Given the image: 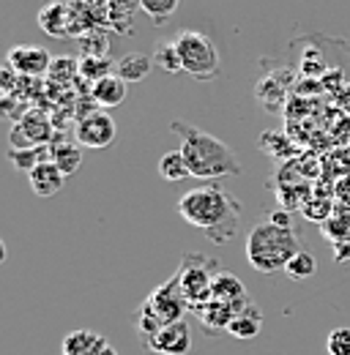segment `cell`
Returning <instances> with one entry per match:
<instances>
[{
    "instance_id": "17",
    "label": "cell",
    "mask_w": 350,
    "mask_h": 355,
    "mask_svg": "<svg viewBox=\"0 0 350 355\" xmlns=\"http://www.w3.org/2000/svg\"><path fill=\"white\" fill-rule=\"evenodd\" d=\"M110 342L96 331H72L63 339V355H99Z\"/></svg>"
},
{
    "instance_id": "15",
    "label": "cell",
    "mask_w": 350,
    "mask_h": 355,
    "mask_svg": "<svg viewBox=\"0 0 350 355\" xmlns=\"http://www.w3.org/2000/svg\"><path fill=\"white\" fill-rule=\"evenodd\" d=\"M260 328H262V311L258 309L255 301H249V304H244L241 309L233 314L227 334L235 336V339H255L260 334Z\"/></svg>"
},
{
    "instance_id": "23",
    "label": "cell",
    "mask_w": 350,
    "mask_h": 355,
    "mask_svg": "<svg viewBox=\"0 0 350 355\" xmlns=\"http://www.w3.org/2000/svg\"><path fill=\"white\" fill-rule=\"evenodd\" d=\"M110 74H115V63L107 55H83L80 58V77L88 80L90 85Z\"/></svg>"
},
{
    "instance_id": "24",
    "label": "cell",
    "mask_w": 350,
    "mask_h": 355,
    "mask_svg": "<svg viewBox=\"0 0 350 355\" xmlns=\"http://www.w3.org/2000/svg\"><path fill=\"white\" fill-rule=\"evenodd\" d=\"M159 175L165 178V180H170V183H178V180H183V178H192L189 164H186L181 148H178V150H167V153L159 159Z\"/></svg>"
},
{
    "instance_id": "6",
    "label": "cell",
    "mask_w": 350,
    "mask_h": 355,
    "mask_svg": "<svg viewBox=\"0 0 350 355\" xmlns=\"http://www.w3.org/2000/svg\"><path fill=\"white\" fill-rule=\"evenodd\" d=\"M142 309H148L162 325H170V322H178L183 320L186 311H192L183 290H181V282H178V273H173L165 284L153 287L151 295L142 301Z\"/></svg>"
},
{
    "instance_id": "14",
    "label": "cell",
    "mask_w": 350,
    "mask_h": 355,
    "mask_svg": "<svg viewBox=\"0 0 350 355\" xmlns=\"http://www.w3.org/2000/svg\"><path fill=\"white\" fill-rule=\"evenodd\" d=\"M28 180H31V189L36 197H55L63 183H66V175L60 173V167L49 159V162H42L33 173H28Z\"/></svg>"
},
{
    "instance_id": "19",
    "label": "cell",
    "mask_w": 350,
    "mask_h": 355,
    "mask_svg": "<svg viewBox=\"0 0 350 355\" xmlns=\"http://www.w3.org/2000/svg\"><path fill=\"white\" fill-rule=\"evenodd\" d=\"M151 69H153V60H151L148 55H142V52H129V55H124V58L115 63V74H118L121 80H126V83H140V80H145V77L151 74Z\"/></svg>"
},
{
    "instance_id": "7",
    "label": "cell",
    "mask_w": 350,
    "mask_h": 355,
    "mask_svg": "<svg viewBox=\"0 0 350 355\" xmlns=\"http://www.w3.org/2000/svg\"><path fill=\"white\" fill-rule=\"evenodd\" d=\"M118 137V129H115V121L110 112L104 110H90L88 115H80L77 126H74V139L83 145V148H90V150H104L115 142Z\"/></svg>"
},
{
    "instance_id": "25",
    "label": "cell",
    "mask_w": 350,
    "mask_h": 355,
    "mask_svg": "<svg viewBox=\"0 0 350 355\" xmlns=\"http://www.w3.org/2000/svg\"><path fill=\"white\" fill-rule=\"evenodd\" d=\"M285 273H288V279H293V282H304V279H312L315 273H317V260H315V254H309L306 249H301L290 263L285 268Z\"/></svg>"
},
{
    "instance_id": "27",
    "label": "cell",
    "mask_w": 350,
    "mask_h": 355,
    "mask_svg": "<svg viewBox=\"0 0 350 355\" xmlns=\"http://www.w3.org/2000/svg\"><path fill=\"white\" fill-rule=\"evenodd\" d=\"M334 211H337V205L328 197H312V200H306L304 205H301V214H304L309 222H317V224L326 222Z\"/></svg>"
},
{
    "instance_id": "3",
    "label": "cell",
    "mask_w": 350,
    "mask_h": 355,
    "mask_svg": "<svg viewBox=\"0 0 350 355\" xmlns=\"http://www.w3.org/2000/svg\"><path fill=\"white\" fill-rule=\"evenodd\" d=\"M299 252H301V235L293 224L265 219L255 224L252 232L247 235V260L258 273L285 270Z\"/></svg>"
},
{
    "instance_id": "2",
    "label": "cell",
    "mask_w": 350,
    "mask_h": 355,
    "mask_svg": "<svg viewBox=\"0 0 350 355\" xmlns=\"http://www.w3.org/2000/svg\"><path fill=\"white\" fill-rule=\"evenodd\" d=\"M178 137H181V153L189 164V173L197 180H219V178H235L241 175V162L235 150L222 142L214 134L194 129L183 121L170 123Z\"/></svg>"
},
{
    "instance_id": "33",
    "label": "cell",
    "mask_w": 350,
    "mask_h": 355,
    "mask_svg": "<svg viewBox=\"0 0 350 355\" xmlns=\"http://www.w3.org/2000/svg\"><path fill=\"white\" fill-rule=\"evenodd\" d=\"M99 355H118V350H115V347H110V345H107V347H104V350H101V353Z\"/></svg>"
},
{
    "instance_id": "13",
    "label": "cell",
    "mask_w": 350,
    "mask_h": 355,
    "mask_svg": "<svg viewBox=\"0 0 350 355\" xmlns=\"http://www.w3.org/2000/svg\"><path fill=\"white\" fill-rule=\"evenodd\" d=\"M49 159L60 167V173L66 178L74 175L83 164V145L77 139H66L63 134H55L49 142Z\"/></svg>"
},
{
    "instance_id": "21",
    "label": "cell",
    "mask_w": 350,
    "mask_h": 355,
    "mask_svg": "<svg viewBox=\"0 0 350 355\" xmlns=\"http://www.w3.org/2000/svg\"><path fill=\"white\" fill-rule=\"evenodd\" d=\"M320 232L326 241L340 243V241H350V208L337 205V211L320 224Z\"/></svg>"
},
{
    "instance_id": "20",
    "label": "cell",
    "mask_w": 350,
    "mask_h": 355,
    "mask_svg": "<svg viewBox=\"0 0 350 355\" xmlns=\"http://www.w3.org/2000/svg\"><path fill=\"white\" fill-rule=\"evenodd\" d=\"M142 8L140 0H110L107 6V22L118 31V33H129L131 31V19H134V11Z\"/></svg>"
},
{
    "instance_id": "8",
    "label": "cell",
    "mask_w": 350,
    "mask_h": 355,
    "mask_svg": "<svg viewBox=\"0 0 350 355\" xmlns=\"http://www.w3.org/2000/svg\"><path fill=\"white\" fill-rule=\"evenodd\" d=\"M6 63L19 74V77H36L42 80L49 74V66H52V58L44 46L36 44H19L14 49H8V58Z\"/></svg>"
},
{
    "instance_id": "5",
    "label": "cell",
    "mask_w": 350,
    "mask_h": 355,
    "mask_svg": "<svg viewBox=\"0 0 350 355\" xmlns=\"http://www.w3.org/2000/svg\"><path fill=\"white\" fill-rule=\"evenodd\" d=\"M178 282H181V290L189 301V306H200L206 301H211V293H214V279L219 273V260L208 257V254H200V252H189L181 257V266H178Z\"/></svg>"
},
{
    "instance_id": "9",
    "label": "cell",
    "mask_w": 350,
    "mask_h": 355,
    "mask_svg": "<svg viewBox=\"0 0 350 355\" xmlns=\"http://www.w3.org/2000/svg\"><path fill=\"white\" fill-rule=\"evenodd\" d=\"M52 126L42 112H28L11 126V148H36L44 142H52Z\"/></svg>"
},
{
    "instance_id": "26",
    "label": "cell",
    "mask_w": 350,
    "mask_h": 355,
    "mask_svg": "<svg viewBox=\"0 0 350 355\" xmlns=\"http://www.w3.org/2000/svg\"><path fill=\"white\" fill-rule=\"evenodd\" d=\"M47 77H49V83H58V85L72 83L74 77H80V60H74V58H55Z\"/></svg>"
},
{
    "instance_id": "18",
    "label": "cell",
    "mask_w": 350,
    "mask_h": 355,
    "mask_svg": "<svg viewBox=\"0 0 350 355\" xmlns=\"http://www.w3.org/2000/svg\"><path fill=\"white\" fill-rule=\"evenodd\" d=\"M214 301H222V304H247L249 295H247V287L238 276L233 273H224L219 270L217 279H214V293H211Z\"/></svg>"
},
{
    "instance_id": "30",
    "label": "cell",
    "mask_w": 350,
    "mask_h": 355,
    "mask_svg": "<svg viewBox=\"0 0 350 355\" xmlns=\"http://www.w3.org/2000/svg\"><path fill=\"white\" fill-rule=\"evenodd\" d=\"M328 355H350V325H340L326 339Z\"/></svg>"
},
{
    "instance_id": "12",
    "label": "cell",
    "mask_w": 350,
    "mask_h": 355,
    "mask_svg": "<svg viewBox=\"0 0 350 355\" xmlns=\"http://www.w3.org/2000/svg\"><path fill=\"white\" fill-rule=\"evenodd\" d=\"M39 25L55 39H66L72 36V6L66 0H49L42 6L39 14Z\"/></svg>"
},
{
    "instance_id": "4",
    "label": "cell",
    "mask_w": 350,
    "mask_h": 355,
    "mask_svg": "<svg viewBox=\"0 0 350 355\" xmlns=\"http://www.w3.org/2000/svg\"><path fill=\"white\" fill-rule=\"evenodd\" d=\"M175 52L181 58V69L183 74L194 77V80H214L219 74L222 58L214 44V39L203 31H181L173 39Z\"/></svg>"
},
{
    "instance_id": "29",
    "label": "cell",
    "mask_w": 350,
    "mask_h": 355,
    "mask_svg": "<svg viewBox=\"0 0 350 355\" xmlns=\"http://www.w3.org/2000/svg\"><path fill=\"white\" fill-rule=\"evenodd\" d=\"M140 3H142V11H145L148 17H153V22L165 25V22L170 19V14L178 8L181 0H140Z\"/></svg>"
},
{
    "instance_id": "1",
    "label": "cell",
    "mask_w": 350,
    "mask_h": 355,
    "mask_svg": "<svg viewBox=\"0 0 350 355\" xmlns=\"http://www.w3.org/2000/svg\"><path fill=\"white\" fill-rule=\"evenodd\" d=\"M175 211L186 224L203 230L206 238L214 243L233 241L241 224V202L214 180L189 189L175 202Z\"/></svg>"
},
{
    "instance_id": "32",
    "label": "cell",
    "mask_w": 350,
    "mask_h": 355,
    "mask_svg": "<svg viewBox=\"0 0 350 355\" xmlns=\"http://www.w3.org/2000/svg\"><path fill=\"white\" fill-rule=\"evenodd\" d=\"M334 260H337V263H348L350 260V241H340V243H334Z\"/></svg>"
},
{
    "instance_id": "11",
    "label": "cell",
    "mask_w": 350,
    "mask_h": 355,
    "mask_svg": "<svg viewBox=\"0 0 350 355\" xmlns=\"http://www.w3.org/2000/svg\"><path fill=\"white\" fill-rule=\"evenodd\" d=\"M252 301V298H249ZM247 301V304H249ZM244 304H222V301H206V304H200V306H194V317L200 320V325H203V331L208 334V336H217L219 331H227L230 328V320H233V314L241 309Z\"/></svg>"
},
{
    "instance_id": "10",
    "label": "cell",
    "mask_w": 350,
    "mask_h": 355,
    "mask_svg": "<svg viewBox=\"0 0 350 355\" xmlns=\"http://www.w3.org/2000/svg\"><path fill=\"white\" fill-rule=\"evenodd\" d=\"M145 347L156 355H186L192 350V328H189L186 320L170 322Z\"/></svg>"
},
{
    "instance_id": "31",
    "label": "cell",
    "mask_w": 350,
    "mask_h": 355,
    "mask_svg": "<svg viewBox=\"0 0 350 355\" xmlns=\"http://www.w3.org/2000/svg\"><path fill=\"white\" fill-rule=\"evenodd\" d=\"M334 194H337V200H340V205H345L350 208V175L345 180H340L337 183V189H334Z\"/></svg>"
},
{
    "instance_id": "16",
    "label": "cell",
    "mask_w": 350,
    "mask_h": 355,
    "mask_svg": "<svg viewBox=\"0 0 350 355\" xmlns=\"http://www.w3.org/2000/svg\"><path fill=\"white\" fill-rule=\"evenodd\" d=\"M126 85H129L126 80H121L118 74H110V77H104V80H99V83L90 85V98L99 107L112 110V107H118L126 98Z\"/></svg>"
},
{
    "instance_id": "22",
    "label": "cell",
    "mask_w": 350,
    "mask_h": 355,
    "mask_svg": "<svg viewBox=\"0 0 350 355\" xmlns=\"http://www.w3.org/2000/svg\"><path fill=\"white\" fill-rule=\"evenodd\" d=\"M11 164L19 173H33L42 162H49V148L47 145H36V148H11L8 150Z\"/></svg>"
},
{
    "instance_id": "28",
    "label": "cell",
    "mask_w": 350,
    "mask_h": 355,
    "mask_svg": "<svg viewBox=\"0 0 350 355\" xmlns=\"http://www.w3.org/2000/svg\"><path fill=\"white\" fill-rule=\"evenodd\" d=\"M153 63H156L162 71H167V74H178V71H183V69H181V58H178V52H175L173 42L159 44V49L153 52Z\"/></svg>"
}]
</instances>
